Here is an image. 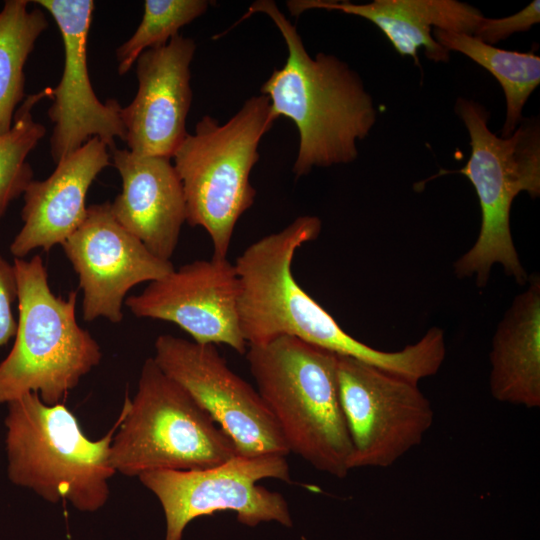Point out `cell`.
<instances>
[{
  "instance_id": "cell-8",
  "label": "cell",
  "mask_w": 540,
  "mask_h": 540,
  "mask_svg": "<svg viewBox=\"0 0 540 540\" xmlns=\"http://www.w3.org/2000/svg\"><path fill=\"white\" fill-rule=\"evenodd\" d=\"M110 446L116 473L138 477L154 470H193L237 455L232 440L191 395L149 357L137 391L126 394Z\"/></svg>"
},
{
  "instance_id": "cell-5",
  "label": "cell",
  "mask_w": 540,
  "mask_h": 540,
  "mask_svg": "<svg viewBox=\"0 0 540 540\" xmlns=\"http://www.w3.org/2000/svg\"><path fill=\"white\" fill-rule=\"evenodd\" d=\"M455 112L464 123L471 154L465 175L476 191L481 225L474 245L453 266L459 278L474 276L476 285H487L494 264L523 285L528 275L521 264L510 229V210L516 196H540V125L523 118L509 137H499L488 127L489 112L478 102L458 98Z\"/></svg>"
},
{
  "instance_id": "cell-13",
  "label": "cell",
  "mask_w": 540,
  "mask_h": 540,
  "mask_svg": "<svg viewBox=\"0 0 540 540\" xmlns=\"http://www.w3.org/2000/svg\"><path fill=\"white\" fill-rule=\"evenodd\" d=\"M239 278L227 258L195 260L149 282L125 299L138 318L174 323L199 344H225L240 354L248 345L238 317Z\"/></svg>"
},
{
  "instance_id": "cell-4",
  "label": "cell",
  "mask_w": 540,
  "mask_h": 540,
  "mask_svg": "<svg viewBox=\"0 0 540 540\" xmlns=\"http://www.w3.org/2000/svg\"><path fill=\"white\" fill-rule=\"evenodd\" d=\"M7 406L4 442L10 482L53 504L67 501L81 512L103 507L116 473L110 446L119 418L103 437L92 440L64 403L48 405L38 393H28Z\"/></svg>"
},
{
  "instance_id": "cell-25",
  "label": "cell",
  "mask_w": 540,
  "mask_h": 540,
  "mask_svg": "<svg viewBox=\"0 0 540 540\" xmlns=\"http://www.w3.org/2000/svg\"><path fill=\"white\" fill-rule=\"evenodd\" d=\"M18 298V284L14 264L0 254V348L15 336L17 321L13 304Z\"/></svg>"
},
{
  "instance_id": "cell-9",
  "label": "cell",
  "mask_w": 540,
  "mask_h": 540,
  "mask_svg": "<svg viewBox=\"0 0 540 540\" xmlns=\"http://www.w3.org/2000/svg\"><path fill=\"white\" fill-rule=\"evenodd\" d=\"M268 478L291 481L285 456L236 455L203 469L154 470L138 476L162 506L165 540H181L192 520L222 511L235 512L238 521L249 527L269 521L291 527L284 497L257 484Z\"/></svg>"
},
{
  "instance_id": "cell-19",
  "label": "cell",
  "mask_w": 540,
  "mask_h": 540,
  "mask_svg": "<svg viewBox=\"0 0 540 540\" xmlns=\"http://www.w3.org/2000/svg\"><path fill=\"white\" fill-rule=\"evenodd\" d=\"M493 398L540 407V278L532 276L498 323L489 354Z\"/></svg>"
},
{
  "instance_id": "cell-24",
  "label": "cell",
  "mask_w": 540,
  "mask_h": 540,
  "mask_svg": "<svg viewBox=\"0 0 540 540\" xmlns=\"http://www.w3.org/2000/svg\"><path fill=\"white\" fill-rule=\"evenodd\" d=\"M540 22V2L533 0L521 11L504 18H483L473 36L489 45L496 44L514 33L528 31Z\"/></svg>"
},
{
  "instance_id": "cell-23",
  "label": "cell",
  "mask_w": 540,
  "mask_h": 540,
  "mask_svg": "<svg viewBox=\"0 0 540 540\" xmlns=\"http://www.w3.org/2000/svg\"><path fill=\"white\" fill-rule=\"evenodd\" d=\"M206 0H146L142 20L134 34L116 50L118 73L126 74L147 49L166 45L179 30L203 15Z\"/></svg>"
},
{
  "instance_id": "cell-21",
  "label": "cell",
  "mask_w": 540,
  "mask_h": 540,
  "mask_svg": "<svg viewBox=\"0 0 540 540\" xmlns=\"http://www.w3.org/2000/svg\"><path fill=\"white\" fill-rule=\"evenodd\" d=\"M27 0H6L0 11V135L7 133L25 97L24 65L36 40L48 27L41 9Z\"/></svg>"
},
{
  "instance_id": "cell-16",
  "label": "cell",
  "mask_w": 540,
  "mask_h": 540,
  "mask_svg": "<svg viewBox=\"0 0 540 540\" xmlns=\"http://www.w3.org/2000/svg\"><path fill=\"white\" fill-rule=\"evenodd\" d=\"M110 159L107 145L94 137L56 163L48 178L30 182L22 195L23 226L10 244L15 258L38 248L49 252L78 229L87 214V192Z\"/></svg>"
},
{
  "instance_id": "cell-20",
  "label": "cell",
  "mask_w": 540,
  "mask_h": 540,
  "mask_svg": "<svg viewBox=\"0 0 540 540\" xmlns=\"http://www.w3.org/2000/svg\"><path fill=\"white\" fill-rule=\"evenodd\" d=\"M433 38L449 52L464 54L498 80L506 99L501 137L512 135L523 119L524 105L540 84V57L497 48L465 33L434 29Z\"/></svg>"
},
{
  "instance_id": "cell-6",
  "label": "cell",
  "mask_w": 540,
  "mask_h": 540,
  "mask_svg": "<svg viewBox=\"0 0 540 540\" xmlns=\"http://www.w3.org/2000/svg\"><path fill=\"white\" fill-rule=\"evenodd\" d=\"M18 284L15 340L0 362V404L38 393L48 405L64 403L102 359L100 345L76 318L77 292L55 295L40 255L14 259Z\"/></svg>"
},
{
  "instance_id": "cell-15",
  "label": "cell",
  "mask_w": 540,
  "mask_h": 540,
  "mask_svg": "<svg viewBox=\"0 0 540 540\" xmlns=\"http://www.w3.org/2000/svg\"><path fill=\"white\" fill-rule=\"evenodd\" d=\"M196 44L177 35L136 60L138 90L122 107L127 149L138 155L172 158L183 142L192 102L190 64Z\"/></svg>"
},
{
  "instance_id": "cell-17",
  "label": "cell",
  "mask_w": 540,
  "mask_h": 540,
  "mask_svg": "<svg viewBox=\"0 0 540 540\" xmlns=\"http://www.w3.org/2000/svg\"><path fill=\"white\" fill-rule=\"evenodd\" d=\"M110 151L122 180L121 192L110 202L115 219L152 254L170 261L186 222L183 187L171 158Z\"/></svg>"
},
{
  "instance_id": "cell-18",
  "label": "cell",
  "mask_w": 540,
  "mask_h": 540,
  "mask_svg": "<svg viewBox=\"0 0 540 540\" xmlns=\"http://www.w3.org/2000/svg\"><path fill=\"white\" fill-rule=\"evenodd\" d=\"M287 7L293 16L309 9H325L369 20L401 56L412 57L415 64H419L420 48L432 61H449L450 52L433 38L434 29L474 35L484 18L480 10L457 0H374L366 4L291 0Z\"/></svg>"
},
{
  "instance_id": "cell-10",
  "label": "cell",
  "mask_w": 540,
  "mask_h": 540,
  "mask_svg": "<svg viewBox=\"0 0 540 540\" xmlns=\"http://www.w3.org/2000/svg\"><path fill=\"white\" fill-rule=\"evenodd\" d=\"M338 394L351 446V468L393 465L420 445L434 411L418 384L337 355Z\"/></svg>"
},
{
  "instance_id": "cell-3",
  "label": "cell",
  "mask_w": 540,
  "mask_h": 540,
  "mask_svg": "<svg viewBox=\"0 0 540 540\" xmlns=\"http://www.w3.org/2000/svg\"><path fill=\"white\" fill-rule=\"evenodd\" d=\"M245 355L289 453L345 478L352 470V446L338 394L337 354L282 336L248 346Z\"/></svg>"
},
{
  "instance_id": "cell-7",
  "label": "cell",
  "mask_w": 540,
  "mask_h": 540,
  "mask_svg": "<svg viewBox=\"0 0 540 540\" xmlns=\"http://www.w3.org/2000/svg\"><path fill=\"white\" fill-rule=\"evenodd\" d=\"M274 122L269 98L254 96L224 124L203 116L172 156L186 222L207 231L213 257L226 258L237 221L255 201L249 176L259 160V143Z\"/></svg>"
},
{
  "instance_id": "cell-14",
  "label": "cell",
  "mask_w": 540,
  "mask_h": 540,
  "mask_svg": "<svg viewBox=\"0 0 540 540\" xmlns=\"http://www.w3.org/2000/svg\"><path fill=\"white\" fill-rule=\"evenodd\" d=\"M54 18L64 47L61 79L51 89L53 103L48 117L54 123L50 153L58 163L91 138L97 137L110 149L115 140L125 141L122 107L115 99L101 102L90 81L87 40L92 23L93 0H37Z\"/></svg>"
},
{
  "instance_id": "cell-11",
  "label": "cell",
  "mask_w": 540,
  "mask_h": 540,
  "mask_svg": "<svg viewBox=\"0 0 540 540\" xmlns=\"http://www.w3.org/2000/svg\"><path fill=\"white\" fill-rule=\"evenodd\" d=\"M154 361L181 385L235 445L237 455L287 456L289 450L262 397L228 366L215 345L163 334Z\"/></svg>"
},
{
  "instance_id": "cell-12",
  "label": "cell",
  "mask_w": 540,
  "mask_h": 540,
  "mask_svg": "<svg viewBox=\"0 0 540 540\" xmlns=\"http://www.w3.org/2000/svg\"><path fill=\"white\" fill-rule=\"evenodd\" d=\"M62 247L78 275L88 322L101 317L121 322L130 289L174 270L171 261L156 257L115 219L110 202L88 206L83 223Z\"/></svg>"
},
{
  "instance_id": "cell-2",
  "label": "cell",
  "mask_w": 540,
  "mask_h": 540,
  "mask_svg": "<svg viewBox=\"0 0 540 540\" xmlns=\"http://www.w3.org/2000/svg\"><path fill=\"white\" fill-rule=\"evenodd\" d=\"M254 13H264L274 22L288 50L284 66L273 71L261 93L269 98L274 121L287 117L298 129L295 176L354 161L356 142L369 135L377 120L361 77L334 55L320 52L310 57L296 27L274 1H255L238 22Z\"/></svg>"
},
{
  "instance_id": "cell-22",
  "label": "cell",
  "mask_w": 540,
  "mask_h": 540,
  "mask_svg": "<svg viewBox=\"0 0 540 540\" xmlns=\"http://www.w3.org/2000/svg\"><path fill=\"white\" fill-rule=\"evenodd\" d=\"M51 89L27 96L15 112L11 129L0 135V220L33 180L27 157L46 134V128L33 119L32 108L43 97L51 98Z\"/></svg>"
},
{
  "instance_id": "cell-1",
  "label": "cell",
  "mask_w": 540,
  "mask_h": 540,
  "mask_svg": "<svg viewBox=\"0 0 540 540\" xmlns=\"http://www.w3.org/2000/svg\"><path fill=\"white\" fill-rule=\"evenodd\" d=\"M320 230L317 217H298L281 231L249 245L236 259L238 317L247 345L292 336L417 384L435 375L442 366L444 352L434 334L427 332L400 351L374 349L345 332L296 282L291 269L295 252L316 239Z\"/></svg>"
}]
</instances>
